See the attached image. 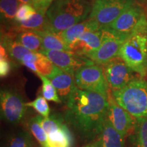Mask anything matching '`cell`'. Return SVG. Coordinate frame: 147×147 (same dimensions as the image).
<instances>
[{
	"label": "cell",
	"instance_id": "27",
	"mask_svg": "<svg viewBox=\"0 0 147 147\" xmlns=\"http://www.w3.org/2000/svg\"><path fill=\"white\" fill-rule=\"evenodd\" d=\"M32 135L27 131H21L11 136L5 147H34Z\"/></svg>",
	"mask_w": 147,
	"mask_h": 147
},
{
	"label": "cell",
	"instance_id": "34",
	"mask_svg": "<svg viewBox=\"0 0 147 147\" xmlns=\"http://www.w3.org/2000/svg\"><path fill=\"white\" fill-rule=\"evenodd\" d=\"M21 3H27V4H30L32 5V0H18Z\"/></svg>",
	"mask_w": 147,
	"mask_h": 147
},
{
	"label": "cell",
	"instance_id": "8",
	"mask_svg": "<svg viewBox=\"0 0 147 147\" xmlns=\"http://www.w3.org/2000/svg\"><path fill=\"white\" fill-rule=\"evenodd\" d=\"M1 117L12 124L23 122L27 115V106L21 95L12 89H3L0 93Z\"/></svg>",
	"mask_w": 147,
	"mask_h": 147
},
{
	"label": "cell",
	"instance_id": "29",
	"mask_svg": "<svg viewBox=\"0 0 147 147\" xmlns=\"http://www.w3.org/2000/svg\"><path fill=\"white\" fill-rule=\"evenodd\" d=\"M27 107H32L44 117H48L50 116V108L47 101L43 96L37 97L34 101L26 103Z\"/></svg>",
	"mask_w": 147,
	"mask_h": 147
},
{
	"label": "cell",
	"instance_id": "31",
	"mask_svg": "<svg viewBox=\"0 0 147 147\" xmlns=\"http://www.w3.org/2000/svg\"><path fill=\"white\" fill-rule=\"evenodd\" d=\"M10 61L9 58L0 59V76L1 78H4L8 76L11 71Z\"/></svg>",
	"mask_w": 147,
	"mask_h": 147
},
{
	"label": "cell",
	"instance_id": "23",
	"mask_svg": "<svg viewBox=\"0 0 147 147\" xmlns=\"http://www.w3.org/2000/svg\"><path fill=\"white\" fill-rule=\"evenodd\" d=\"M14 39L32 52H40L42 49V39L34 30H23L16 32Z\"/></svg>",
	"mask_w": 147,
	"mask_h": 147
},
{
	"label": "cell",
	"instance_id": "19",
	"mask_svg": "<svg viewBox=\"0 0 147 147\" xmlns=\"http://www.w3.org/2000/svg\"><path fill=\"white\" fill-rule=\"evenodd\" d=\"M41 37L42 49L40 51H71V49L59 34L43 30H34Z\"/></svg>",
	"mask_w": 147,
	"mask_h": 147
},
{
	"label": "cell",
	"instance_id": "28",
	"mask_svg": "<svg viewBox=\"0 0 147 147\" xmlns=\"http://www.w3.org/2000/svg\"><path fill=\"white\" fill-rule=\"evenodd\" d=\"M40 80L42 82V94L46 100L48 101L61 104L62 103L59 96L57 91L54 87L52 82L47 76H43L42 74H38Z\"/></svg>",
	"mask_w": 147,
	"mask_h": 147
},
{
	"label": "cell",
	"instance_id": "5",
	"mask_svg": "<svg viewBox=\"0 0 147 147\" xmlns=\"http://www.w3.org/2000/svg\"><path fill=\"white\" fill-rule=\"evenodd\" d=\"M107 27L127 37L136 34H147L146 12L134 1Z\"/></svg>",
	"mask_w": 147,
	"mask_h": 147
},
{
	"label": "cell",
	"instance_id": "4",
	"mask_svg": "<svg viewBox=\"0 0 147 147\" xmlns=\"http://www.w3.org/2000/svg\"><path fill=\"white\" fill-rule=\"evenodd\" d=\"M119 57L135 73L144 78L147 75V34H136L127 38Z\"/></svg>",
	"mask_w": 147,
	"mask_h": 147
},
{
	"label": "cell",
	"instance_id": "1",
	"mask_svg": "<svg viewBox=\"0 0 147 147\" xmlns=\"http://www.w3.org/2000/svg\"><path fill=\"white\" fill-rule=\"evenodd\" d=\"M64 118L83 140L100 136L108 117V97L77 88L66 102Z\"/></svg>",
	"mask_w": 147,
	"mask_h": 147
},
{
	"label": "cell",
	"instance_id": "35",
	"mask_svg": "<svg viewBox=\"0 0 147 147\" xmlns=\"http://www.w3.org/2000/svg\"><path fill=\"white\" fill-rule=\"evenodd\" d=\"M93 144H94V142H93V143H89V144L84 145V146H82V147H93Z\"/></svg>",
	"mask_w": 147,
	"mask_h": 147
},
{
	"label": "cell",
	"instance_id": "17",
	"mask_svg": "<svg viewBox=\"0 0 147 147\" xmlns=\"http://www.w3.org/2000/svg\"><path fill=\"white\" fill-rule=\"evenodd\" d=\"M15 35V33L9 32L8 34L1 36V45L5 48L10 58L21 63L25 55L32 51L16 42L14 39Z\"/></svg>",
	"mask_w": 147,
	"mask_h": 147
},
{
	"label": "cell",
	"instance_id": "2",
	"mask_svg": "<svg viewBox=\"0 0 147 147\" xmlns=\"http://www.w3.org/2000/svg\"><path fill=\"white\" fill-rule=\"evenodd\" d=\"M93 0H53L47 11L43 31L59 34L89 18Z\"/></svg>",
	"mask_w": 147,
	"mask_h": 147
},
{
	"label": "cell",
	"instance_id": "26",
	"mask_svg": "<svg viewBox=\"0 0 147 147\" xmlns=\"http://www.w3.org/2000/svg\"><path fill=\"white\" fill-rule=\"evenodd\" d=\"M65 118L59 113L51 115L48 117L40 116V122L47 135L57 131L65 124Z\"/></svg>",
	"mask_w": 147,
	"mask_h": 147
},
{
	"label": "cell",
	"instance_id": "30",
	"mask_svg": "<svg viewBox=\"0 0 147 147\" xmlns=\"http://www.w3.org/2000/svg\"><path fill=\"white\" fill-rule=\"evenodd\" d=\"M36 12L37 10L33 5L27 3H22L18 9L14 23H23L24 21H26L32 18L36 13Z\"/></svg>",
	"mask_w": 147,
	"mask_h": 147
},
{
	"label": "cell",
	"instance_id": "33",
	"mask_svg": "<svg viewBox=\"0 0 147 147\" xmlns=\"http://www.w3.org/2000/svg\"><path fill=\"white\" fill-rule=\"evenodd\" d=\"M93 147H102V142H101V140L100 139H98L96 142H94Z\"/></svg>",
	"mask_w": 147,
	"mask_h": 147
},
{
	"label": "cell",
	"instance_id": "24",
	"mask_svg": "<svg viewBox=\"0 0 147 147\" xmlns=\"http://www.w3.org/2000/svg\"><path fill=\"white\" fill-rule=\"evenodd\" d=\"M22 3L18 0H0L1 21L14 23L18 9Z\"/></svg>",
	"mask_w": 147,
	"mask_h": 147
},
{
	"label": "cell",
	"instance_id": "21",
	"mask_svg": "<svg viewBox=\"0 0 147 147\" xmlns=\"http://www.w3.org/2000/svg\"><path fill=\"white\" fill-rule=\"evenodd\" d=\"M46 10H37L36 13L26 21L23 23H14L12 32H18L23 30H44L47 21Z\"/></svg>",
	"mask_w": 147,
	"mask_h": 147
},
{
	"label": "cell",
	"instance_id": "6",
	"mask_svg": "<svg viewBox=\"0 0 147 147\" xmlns=\"http://www.w3.org/2000/svg\"><path fill=\"white\" fill-rule=\"evenodd\" d=\"M74 80L78 89L109 96L110 89L100 65L93 63L82 66L75 72Z\"/></svg>",
	"mask_w": 147,
	"mask_h": 147
},
{
	"label": "cell",
	"instance_id": "32",
	"mask_svg": "<svg viewBox=\"0 0 147 147\" xmlns=\"http://www.w3.org/2000/svg\"><path fill=\"white\" fill-rule=\"evenodd\" d=\"M53 0H32V5L36 10L49 9Z\"/></svg>",
	"mask_w": 147,
	"mask_h": 147
},
{
	"label": "cell",
	"instance_id": "9",
	"mask_svg": "<svg viewBox=\"0 0 147 147\" xmlns=\"http://www.w3.org/2000/svg\"><path fill=\"white\" fill-rule=\"evenodd\" d=\"M134 0H94L89 17L102 27L110 25Z\"/></svg>",
	"mask_w": 147,
	"mask_h": 147
},
{
	"label": "cell",
	"instance_id": "13",
	"mask_svg": "<svg viewBox=\"0 0 147 147\" xmlns=\"http://www.w3.org/2000/svg\"><path fill=\"white\" fill-rule=\"evenodd\" d=\"M47 78L54 85L61 102L65 104L78 88L75 82L74 76L62 70L56 65L52 74Z\"/></svg>",
	"mask_w": 147,
	"mask_h": 147
},
{
	"label": "cell",
	"instance_id": "15",
	"mask_svg": "<svg viewBox=\"0 0 147 147\" xmlns=\"http://www.w3.org/2000/svg\"><path fill=\"white\" fill-rule=\"evenodd\" d=\"M21 63L34 71L37 75L42 74L48 77L54 70L55 65L40 52H30L25 55Z\"/></svg>",
	"mask_w": 147,
	"mask_h": 147
},
{
	"label": "cell",
	"instance_id": "12",
	"mask_svg": "<svg viewBox=\"0 0 147 147\" xmlns=\"http://www.w3.org/2000/svg\"><path fill=\"white\" fill-rule=\"evenodd\" d=\"M109 108L108 118L117 131L123 137L129 136L133 131L135 119L127 111L119 106L114 100L111 92L108 96Z\"/></svg>",
	"mask_w": 147,
	"mask_h": 147
},
{
	"label": "cell",
	"instance_id": "18",
	"mask_svg": "<svg viewBox=\"0 0 147 147\" xmlns=\"http://www.w3.org/2000/svg\"><path fill=\"white\" fill-rule=\"evenodd\" d=\"M124 138L114 127L107 117L99 137L102 147H125Z\"/></svg>",
	"mask_w": 147,
	"mask_h": 147
},
{
	"label": "cell",
	"instance_id": "14",
	"mask_svg": "<svg viewBox=\"0 0 147 147\" xmlns=\"http://www.w3.org/2000/svg\"><path fill=\"white\" fill-rule=\"evenodd\" d=\"M102 43V30L87 32L82 34L71 45L70 49L76 54L89 58L97 51Z\"/></svg>",
	"mask_w": 147,
	"mask_h": 147
},
{
	"label": "cell",
	"instance_id": "16",
	"mask_svg": "<svg viewBox=\"0 0 147 147\" xmlns=\"http://www.w3.org/2000/svg\"><path fill=\"white\" fill-rule=\"evenodd\" d=\"M100 25L96 21L89 18L85 21L75 24L74 25L65 29V31L61 32L59 34L70 48L74 42L84 33L95 32L100 30Z\"/></svg>",
	"mask_w": 147,
	"mask_h": 147
},
{
	"label": "cell",
	"instance_id": "20",
	"mask_svg": "<svg viewBox=\"0 0 147 147\" xmlns=\"http://www.w3.org/2000/svg\"><path fill=\"white\" fill-rule=\"evenodd\" d=\"M49 147H73L74 138L65 123L60 129L48 135Z\"/></svg>",
	"mask_w": 147,
	"mask_h": 147
},
{
	"label": "cell",
	"instance_id": "36",
	"mask_svg": "<svg viewBox=\"0 0 147 147\" xmlns=\"http://www.w3.org/2000/svg\"><path fill=\"white\" fill-rule=\"evenodd\" d=\"M34 147H40V146H34Z\"/></svg>",
	"mask_w": 147,
	"mask_h": 147
},
{
	"label": "cell",
	"instance_id": "22",
	"mask_svg": "<svg viewBox=\"0 0 147 147\" xmlns=\"http://www.w3.org/2000/svg\"><path fill=\"white\" fill-rule=\"evenodd\" d=\"M129 136L131 147H147V118L136 119L134 129Z\"/></svg>",
	"mask_w": 147,
	"mask_h": 147
},
{
	"label": "cell",
	"instance_id": "11",
	"mask_svg": "<svg viewBox=\"0 0 147 147\" xmlns=\"http://www.w3.org/2000/svg\"><path fill=\"white\" fill-rule=\"evenodd\" d=\"M40 53L47 56L55 65L73 76L82 66L94 63L89 58L77 55L72 51L51 50L40 51Z\"/></svg>",
	"mask_w": 147,
	"mask_h": 147
},
{
	"label": "cell",
	"instance_id": "7",
	"mask_svg": "<svg viewBox=\"0 0 147 147\" xmlns=\"http://www.w3.org/2000/svg\"><path fill=\"white\" fill-rule=\"evenodd\" d=\"M102 43L97 51L90 55L89 59L95 63L104 65L113 59L119 57L123 44L127 37L112 30L107 27H102Z\"/></svg>",
	"mask_w": 147,
	"mask_h": 147
},
{
	"label": "cell",
	"instance_id": "10",
	"mask_svg": "<svg viewBox=\"0 0 147 147\" xmlns=\"http://www.w3.org/2000/svg\"><path fill=\"white\" fill-rule=\"evenodd\" d=\"M106 81L111 91L119 90L136 78L134 71L120 57L113 59L102 65Z\"/></svg>",
	"mask_w": 147,
	"mask_h": 147
},
{
	"label": "cell",
	"instance_id": "37",
	"mask_svg": "<svg viewBox=\"0 0 147 147\" xmlns=\"http://www.w3.org/2000/svg\"><path fill=\"white\" fill-rule=\"evenodd\" d=\"M93 1H94V0H93Z\"/></svg>",
	"mask_w": 147,
	"mask_h": 147
},
{
	"label": "cell",
	"instance_id": "3",
	"mask_svg": "<svg viewBox=\"0 0 147 147\" xmlns=\"http://www.w3.org/2000/svg\"><path fill=\"white\" fill-rule=\"evenodd\" d=\"M114 100L119 106L136 117L147 118V82L136 77L125 87L111 91Z\"/></svg>",
	"mask_w": 147,
	"mask_h": 147
},
{
	"label": "cell",
	"instance_id": "25",
	"mask_svg": "<svg viewBox=\"0 0 147 147\" xmlns=\"http://www.w3.org/2000/svg\"><path fill=\"white\" fill-rule=\"evenodd\" d=\"M40 116L37 115L29 119L27 122V127L32 135L39 142L41 147H49L48 135L40 124Z\"/></svg>",
	"mask_w": 147,
	"mask_h": 147
}]
</instances>
